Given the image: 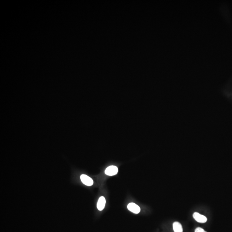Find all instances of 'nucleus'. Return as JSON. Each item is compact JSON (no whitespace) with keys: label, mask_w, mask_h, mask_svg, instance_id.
Masks as SVG:
<instances>
[{"label":"nucleus","mask_w":232,"mask_h":232,"mask_svg":"<svg viewBox=\"0 0 232 232\" xmlns=\"http://www.w3.org/2000/svg\"><path fill=\"white\" fill-rule=\"evenodd\" d=\"M194 219L197 222L202 224H204L207 221V218L198 212H194L193 214Z\"/></svg>","instance_id":"f257e3e1"},{"label":"nucleus","mask_w":232,"mask_h":232,"mask_svg":"<svg viewBox=\"0 0 232 232\" xmlns=\"http://www.w3.org/2000/svg\"><path fill=\"white\" fill-rule=\"evenodd\" d=\"M80 179H81L82 183L86 186H91L93 185V180L87 175H84V174L81 175Z\"/></svg>","instance_id":"f03ea898"},{"label":"nucleus","mask_w":232,"mask_h":232,"mask_svg":"<svg viewBox=\"0 0 232 232\" xmlns=\"http://www.w3.org/2000/svg\"><path fill=\"white\" fill-rule=\"evenodd\" d=\"M127 208L129 209V211L132 212L133 213L136 214L139 213L141 211L140 207L133 202L129 203L127 206Z\"/></svg>","instance_id":"7ed1b4c3"},{"label":"nucleus","mask_w":232,"mask_h":232,"mask_svg":"<svg viewBox=\"0 0 232 232\" xmlns=\"http://www.w3.org/2000/svg\"><path fill=\"white\" fill-rule=\"evenodd\" d=\"M118 169L116 166H111L108 167L105 171V173L107 175L114 176L117 174Z\"/></svg>","instance_id":"20e7f679"},{"label":"nucleus","mask_w":232,"mask_h":232,"mask_svg":"<svg viewBox=\"0 0 232 232\" xmlns=\"http://www.w3.org/2000/svg\"><path fill=\"white\" fill-rule=\"evenodd\" d=\"M105 204H106V200L104 196H101L98 199V201L97 202V208L99 211H102L103 210L104 208L105 207Z\"/></svg>","instance_id":"39448f33"},{"label":"nucleus","mask_w":232,"mask_h":232,"mask_svg":"<svg viewBox=\"0 0 232 232\" xmlns=\"http://www.w3.org/2000/svg\"><path fill=\"white\" fill-rule=\"evenodd\" d=\"M173 228L174 232H183L182 226L181 225V223L177 221L174 222L173 224Z\"/></svg>","instance_id":"423d86ee"},{"label":"nucleus","mask_w":232,"mask_h":232,"mask_svg":"<svg viewBox=\"0 0 232 232\" xmlns=\"http://www.w3.org/2000/svg\"><path fill=\"white\" fill-rule=\"evenodd\" d=\"M195 232H207L201 227H197L195 230Z\"/></svg>","instance_id":"0eeeda50"}]
</instances>
